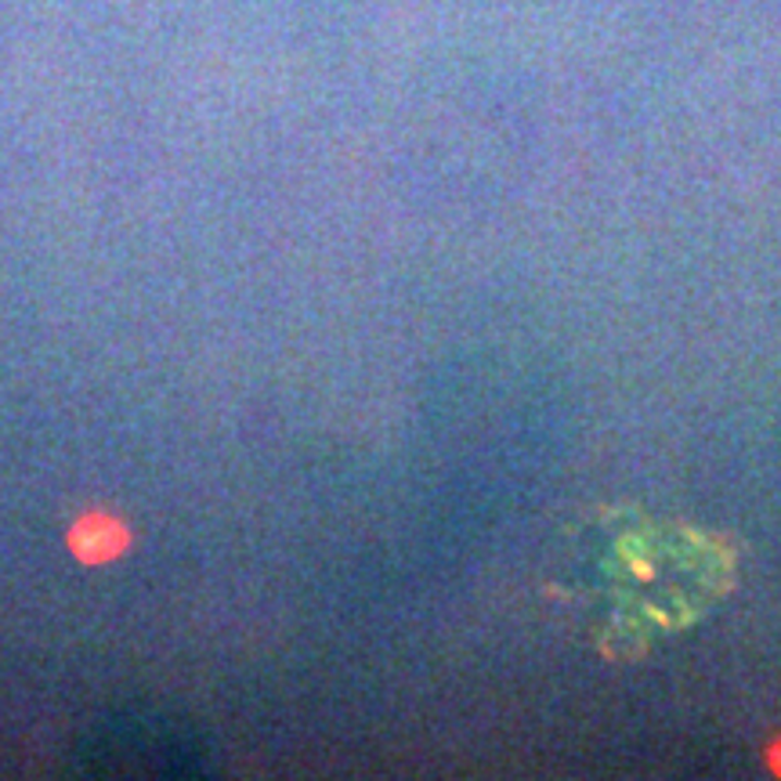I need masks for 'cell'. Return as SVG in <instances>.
<instances>
[{
    "label": "cell",
    "mask_w": 781,
    "mask_h": 781,
    "mask_svg": "<svg viewBox=\"0 0 781 781\" xmlns=\"http://www.w3.org/2000/svg\"><path fill=\"white\" fill-rule=\"evenodd\" d=\"M70 547L84 564H106L127 547V528L106 514H90L73 528Z\"/></svg>",
    "instance_id": "obj_1"
},
{
    "label": "cell",
    "mask_w": 781,
    "mask_h": 781,
    "mask_svg": "<svg viewBox=\"0 0 781 781\" xmlns=\"http://www.w3.org/2000/svg\"><path fill=\"white\" fill-rule=\"evenodd\" d=\"M771 767H774V774L781 778V745H774V749H771Z\"/></svg>",
    "instance_id": "obj_2"
}]
</instances>
